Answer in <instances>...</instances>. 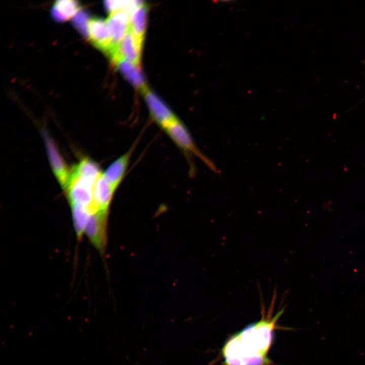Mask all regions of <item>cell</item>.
Returning <instances> with one entry per match:
<instances>
[{
  "label": "cell",
  "instance_id": "cell-1",
  "mask_svg": "<svg viewBox=\"0 0 365 365\" xmlns=\"http://www.w3.org/2000/svg\"><path fill=\"white\" fill-rule=\"evenodd\" d=\"M283 310L274 316H263L230 337L221 350L223 365H270L268 354Z\"/></svg>",
  "mask_w": 365,
  "mask_h": 365
},
{
  "label": "cell",
  "instance_id": "cell-17",
  "mask_svg": "<svg viewBox=\"0 0 365 365\" xmlns=\"http://www.w3.org/2000/svg\"><path fill=\"white\" fill-rule=\"evenodd\" d=\"M88 16L84 11H79L74 17L73 22L76 28L88 38Z\"/></svg>",
  "mask_w": 365,
  "mask_h": 365
},
{
  "label": "cell",
  "instance_id": "cell-11",
  "mask_svg": "<svg viewBox=\"0 0 365 365\" xmlns=\"http://www.w3.org/2000/svg\"><path fill=\"white\" fill-rule=\"evenodd\" d=\"M115 191L102 173L97 179L93 190V203L96 211L108 212Z\"/></svg>",
  "mask_w": 365,
  "mask_h": 365
},
{
  "label": "cell",
  "instance_id": "cell-15",
  "mask_svg": "<svg viewBox=\"0 0 365 365\" xmlns=\"http://www.w3.org/2000/svg\"><path fill=\"white\" fill-rule=\"evenodd\" d=\"M80 6L74 0H59L55 2L51 13L54 19L58 21L66 20L79 11Z\"/></svg>",
  "mask_w": 365,
  "mask_h": 365
},
{
  "label": "cell",
  "instance_id": "cell-5",
  "mask_svg": "<svg viewBox=\"0 0 365 365\" xmlns=\"http://www.w3.org/2000/svg\"><path fill=\"white\" fill-rule=\"evenodd\" d=\"M142 44V41L129 30L110 57L114 63L123 59L139 65Z\"/></svg>",
  "mask_w": 365,
  "mask_h": 365
},
{
  "label": "cell",
  "instance_id": "cell-10",
  "mask_svg": "<svg viewBox=\"0 0 365 365\" xmlns=\"http://www.w3.org/2000/svg\"><path fill=\"white\" fill-rule=\"evenodd\" d=\"M133 151L131 148L115 160L102 173L103 177L116 191L126 174Z\"/></svg>",
  "mask_w": 365,
  "mask_h": 365
},
{
  "label": "cell",
  "instance_id": "cell-9",
  "mask_svg": "<svg viewBox=\"0 0 365 365\" xmlns=\"http://www.w3.org/2000/svg\"><path fill=\"white\" fill-rule=\"evenodd\" d=\"M88 38L94 46L106 54L110 50L112 40L106 21L97 17L89 20Z\"/></svg>",
  "mask_w": 365,
  "mask_h": 365
},
{
  "label": "cell",
  "instance_id": "cell-13",
  "mask_svg": "<svg viewBox=\"0 0 365 365\" xmlns=\"http://www.w3.org/2000/svg\"><path fill=\"white\" fill-rule=\"evenodd\" d=\"M147 7L144 4L137 7L129 16V30L143 41L146 29Z\"/></svg>",
  "mask_w": 365,
  "mask_h": 365
},
{
  "label": "cell",
  "instance_id": "cell-4",
  "mask_svg": "<svg viewBox=\"0 0 365 365\" xmlns=\"http://www.w3.org/2000/svg\"><path fill=\"white\" fill-rule=\"evenodd\" d=\"M108 212L96 211L89 218L85 234L90 243L101 254L105 251L107 244V225Z\"/></svg>",
  "mask_w": 365,
  "mask_h": 365
},
{
  "label": "cell",
  "instance_id": "cell-7",
  "mask_svg": "<svg viewBox=\"0 0 365 365\" xmlns=\"http://www.w3.org/2000/svg\"><path fill=\"white\" fill-rule=\"evenodd\" d=\"M53 171L61 187L65 190L70 170L57 149L56 143L46 131L43 133Z\"/></svg>",
  "mask_w": 365,
  "mask_h": 365
},
{
  "label": "cell",
  "instance_id": "cell-8",
  "mask_svg": "<svg viewBox=\"0 0 365 365\" xmlns=\"http://www.w3.org/2000/svg\"><path fill=\"white\" fill-rule=\"evenodd\" d=\"M130 14L125 10L111 13L106 20L112 40L111 48L107 53L109 56L129 30Z\"/></svg>",
  "mask_w": 365,
  "mask_h": 365
},
{
  "label": "cell",
  "instance_id": "cell-12",
  "mask_svg": "<svg viewBox=\"0 0 365 365\" xmlns=\"http://www.w3.org/2000/svg\"><path fill=\"white\" fill-rule=\"evenodd\" d=\"M118 69L136 88L144 92L147 88L139 65L121 59L115 63Z\"/></svg>",
  "mask_w": 365,
  "mask_h": 365
},
{
  "label": "cell",
  "instance_id": "cell-14",
  "mask_svg": "<svg viewBox=\"0 0 365 365\" xmlns=\"http://www.w3.org/2000/svg\"><path fill=\"white\" fill-rule=\"evenodd\" d=\"M70 172L78 176L96 181L102 172L98 164L88 158H83Z\"/></svg>",
  "mask_w": 365,
  "mask_h": 365
},
{
  "label": "cell",
  "instance_id": "cell-16",
  "mask_svg": "<svg viewBox=\"0 0 365 365\" xmlns=\"http://www.w3.org/2000/svg\"><path fill=\"white\" fill-rule=\"evenodd\" d=\"M74 229L78 240H81L90 215L93 213L89 210L78 206L70 207Z\"/></svg>",
  "mask_w": 365,
  "mask_h": 365
},
{
  "label": "cell",
  "instance_id": "cell-6",
  "mask_svg": "<svg viewBox=\"0 0 365 365\" xmlns=\"http://www.w3.org/2000/svg\"><path fill=\"white\" fill-rule=\"evenodd\" d=\"M143 93L151 118L162 129L177 118L166 104L153 92L147 89Z\"/></svg>",
  "mask_w": 365,
  "mask_h": 365
},
{
  "label": "cell",
  "instance_id": "cell-2",
  "mask_svg": "<svg viewBox=\"0 0 365 365\" xmlns=\"http://www.w3.org/2000/svg\"><path fill=\"white\" fill-rule=\"evenodd\" d=\"M96 181L84 178L70 172L65 192L70 207L78 206L96 212L93 190Z\"/></svg>",
  "mask_w": 365,
  "mask_h": 365
},
{
  "label": "cell",
  "instance_id": "cell-3",
  "mask_svg": "<svg viewBox=\"0 0 365 365\" xmlns=\"http://www.w3.org/2000/svg\"><path fill=\"white\" fill-rule=\"evenodd\" d=\"M163 130L180 149L199 157L212 170L216 171L213 164L199 151L186 126L177 118Z\"/></svg>",
  "mask_w": 365,
  "mask_h": 365
}]
</instances>
